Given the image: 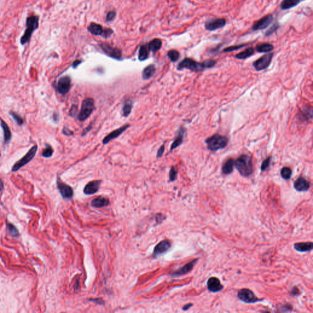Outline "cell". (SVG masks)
<instances>
[{
	"label": "cell",
	"mask_w": 313,
	"mask_h": 313,
	"mask_svg": "<svg viewBox=\"0 0 313 313\" xmlns=\"http://www.w3.org/2000/svg\"><path fill=\"white\" fill-rule=\"evenodd\" d=\"M215 64L216 61L214 60H207L203 62H198L191 58H185L178 64V69L181 70L186 69L193 72H202L205 69L214 66Z\"/></svg>",
	"instance_id": "6da1fadb"
},
{
	"label": "cell",
	"mask_w": 313,
	"mask_h": 313,
	"mask_svg": "<svg viewBox=\"0 0 313 313\" xmlns=\"http://www.w3.org/2000/svg\"><path fill=\"white\" fill-rule=\"evenodd\" d=\"M234 167L240 174L248 177L253 172V164L251 158L248 155H241L234 161Z\"/></svg>",
	"instance_id": "7a4b0ae2"
},
{
	"label": "cell",
	"mask_w": 313,
	"mask_h": 313,
	"mask_svg": "<svg viewBox=\"0 0 313 313\" xmlns=\"http://www.w3.org/2000/svg\"><path fill=\"white\" fill-rule=\"evenodd\" d=\"M228 138L219 134H214L212 137L207 138L205 141L209 150L215 152L220 149H223L227 146L228 144Z\"/></svg>",
	"instance_id": "3957f363"
},
{
	"label": "cell",
	"mask_w": 313,
	"mask_h": 313,
	"mask_svg": "<svg viewBox=\"0 0 313 313\" xmlns=\"http://www.w3.org/2000/svg\"><path fill=\"white\" fill-rule=\"evenodd\" d=\"M26 30L20 39V43L22 45L28 43L32 36L34 31L39 27L38 16L32 15L28 17L26 19Z\"/></svg>",
	"instance_id": "277c9868"
},
{
	"label": "cell",
	"mask_w": 313,
	"mask_h": 313,
	"mask_svg": "<svg viewBox=\"0 0 313 313\" xmlns=\"http://www.w3.org/2000/svg\"><path fill=\"white\" fill-rule=\"evenodd\" d=\"M95 106H94V100L92 98H86L82 102L81 110L78 114V119L83 122L86 120L92 114Z\"/></svg>",
	"instance_id": "5b68a950"
},
{
	"label": "cell",
	"mask_w": 313,
	"mask_h": 313,
	"mask_svg": "<svg viewBox=\"0 0 313 313\" xmlns=\"http://www.w3.org/2000/svg\"><path fill=\"white\" fill-rule=\"evenodd\" d=\"M38 149V147L37 145L33 146L28 151L24 157H23L19 160L17 161L14 163L12 168V172H16L19 170L23 167L25 166L29 162H30L33 158L36 155L37 151Z\"/></svg>",
	"instance_id": "8992f818"
},
{
	"label": "cell",
	"mask_w": 313,
	"mask_h": 313,
	"mask_svg": "<svg viewBox=\"0 0 313 313\" xmlns=\"http://www.w3.org/2000/svg\"><path fill=\"white\" fill-rule=\"evenodd\" d=\"M237 297L240 300L245 303H255L263 300V299H259L253 292L248 289H241L237 294Z\"/></svg>",
	"instance_id": "52a82bcc"
},
{
	"label": "cell",
	"mask_w": 313,
	"mask_h": 313,
	"mask_svg": "<svg viewBox=\"0 0 313 313\" xmlns=\"http://www.w3.org/2000/svg\"><path fill=\"white\" fill-rule=\"evenodd\" d=\"M273 56V55L272 53L264 55L253 62V65L254 67L257 71H261L262 70L266 69L269 67L271 60H272Z\"/></svg>",
	"instance_id": "ba28073f"
},
{
	"label": "cell",
	"mask_w": 313,
	"mask_h": 313,
	"mask_svg": "<svg viewBox=\"0 0 313 313\" xmlns=\"http://www.w3.org/2000/svg\"><path fill=\"white\" fill-rule=\"evenodd\" d=\"M70 86H71L70 77L67 75L64 76L58 80L57 85L58 92L61 95H66L69 92Z\"/></svg>",
	"instance_id": "9c48e42d"
},
{
	"label": "cell",
	"mask_w": 313,
	"mask_h": 313,
	"mask_svg": "<svg viewBox=\"0 0 313 313\" xmlns=\"http://www.w3.org/2000/svg\"><path fill=\"white\" fill-rule=\"evenodd\" d=\"M273 21V17L271 15H267L262 17L254 23L252 29L253 31L262 30V29L267 28Z\"/></svg>",
	"instance_id": "30bf717a"
},
{
	"label": "cell",
	"mask_w": 313,
	"mask_h": 313,
	"mask_svg": "<svg viewBox=\"0 0 313 313\" xmlns=\"http://www.w3.org/2000/svg\"><path fill=\"white\" fill-rule=\"evenodd\" d=\"M57 187L63 198L70 199L72 198L74 195L73 189L61 180L60 178H58L57 180Z\"/></svg>",
	"instance_id": "8fae6325"
},
{
	"label": "cell",
	"mask_w": 313,
	"mask_h": 313,
	"mask_svg": "<svg viewBox=\"0 0 313 313\" xmlns=\"http://www.w3.org/2000/svg\"><path fill=\"white\" fill-rule=\"evenodd\" d=\"M130 127V125L127 124L124 125L123 126L115 130L113 132L110 133L107 136H106L102 141V143L103 144H107L111 141L119 137L120 135H121V134L124 132Z\"/></svg>",
	"instance_id": "7c38bea8"
},
{
	"label": "cell",
	"mask_w": 313,
	"mask_h": 313,
	"mask_svg": "<svg viewBox=\"0 0 313 313\" xmlns=\"http://www.w3.org/2000/svg\"><path fill=\"white\" fill-rule=\"evenodd\" d=\"M226 21L224 19H210L205 23V28L207 30L215 31L225 26Z\"/></svg>",
	"instance_id": "4fadbf2b"
},
{
	"label": "cell",
	"mask_w": 313,
	"mask_h": 313,
	"mask_svg": "<svg viewBox=\"0 0 313 313\" xmlns=\"http://www.w3.org/2000/svg\"><path fill=\"white\" fill-rule=\"evenodd\" d=\"M208 290L212 293H217L223 289L220 280L216 277H210L207 282Z\"/></svg>",
	"instance_id": "5bb4252c"
},
{
	"label": "cell",
	"mask_w": 313,
	"mask_h": 313,
	"mask_svg": "<svg viewBox=\"0 0 313 313\" xmlns=\"http://www.w3.org/2000/svg\"><path fill=\"white\" fill-rule=\"evenodd\" d=\"M171 246V244L169 240H163L161 241L154 248V250L153 251V256H157L166 253L170 248Z\"/></svg>",
	"instance_id": "9a60e30c"
},
{
	"label": "cell",
	"mask_w": 313,
	"mask_h": 313,
	"mask_svg": "<svg viewBox=\"0 0 313 313\" xmlns=\"http://www.w3.org/2000/svg\"><path fill=\"white\" fill-rule=\"evenodd\" d=\"M198 261V259H195L193 260V261L187 264L186 265H184V266H183L179 270L173 271V272L171 273V275H172V276H179L182 275H184L189 273L191 270H192V269H193L194 265H196Z\"/></svg>",
	"instance_id": "2e32d148"
},
{
	"label": "cell",
	"mask_w": 313,
	"mask_h": 313,
	"mask_svg": "<svg viewBox=\"0 0 313 313\" xmlns=\"http://www.w3.org/2000/svg\"><path fill=\"white\" fill-rule=\"evenodd\" d=\"M186 133H187V130L184 127H180V128L179 129V130L178 132V134H177L176 137L174 139V141H173V143L171 146V148H170L171 151H173L174 149H176L177 147H178L183 143L184 138L185 137Z\"/></svg>",
	"instance_id": "e0dca14e"
},
{
	"label": "cell",
	"mask_w": 313,
	"mask_h": 313,
	"mask_svg": "<svg viewBox=\"0 0 313 313\" xmlns=\"http://www.w3.org/2000/svg\"><path fill=\"white\" fill-rule=\"evenodd\" d=\"M294 187L297 192H303L309 190L310 188V182L303 177H300L294 182Z\"/></svg>",
	"instance_id": "ac0fdd59"
},
{
	"label": "cell",
	"mask_w": 313,
	"mask_h": 313,
	"mask_svg": "<svg viewBox=\"0 0 313 313\" xmlns=\"http://www.w3.org/2000/svg\"><path fill=\"white\" fill-rule=\"evenodd\" d=\"M101 183L102 180H93L89 182L84 188V193L87 195H90V194H93L97 193L99 190Z\"/></svg>",
	"instance_id": "d6986e66"
},
{
	"label": "cell",
	"mask_w": 313,
	"mask_h": 313,
	"mask_svg": "<svg viewBox=\"0 0 313 313\" xmlns=\"http://www.w3.org/2000/svg\"><path fill=\"white\" fill-rule=\"evenodd\" d=\"M102 46L103 50L105 51V53H107V55L111 58L117 59V60H120L122 56V53L121 50L116 48H113V47H112L107 44H103Z\"/></svg>",
	"instance_id": "ffe728a7"
},
{
	"label": "cell",
	"mask_w": 313,
	"mask_h": 313,
	"mask_svg": "<svg viewBox=\"0 0 313 313\" xmlns=\"http://www.w3.org/2000/svg\"><path fill=\"white\" fill-rule=\"evenodd\" d=\"M0 126H1L3 131L4 143L7 144L10 142L12 139V132L10 131V129L8 126V124L3 121L1 118H0Z\"/></svg>",
	"instance_id": "44dd1931"
},
{
	"label": "cell",
	"mask_w": 313,
	"mask_h": 313,
	"mask_svg": "<svg viewBox=\"0 0 313 313\" xmlns=\"http://www.w3.org/2000/svg\"><path fill=\"white\" fill-rule=\"evenodd\" d=\"M313 244L311 242H300L294 244V249L300 253L309 252L312 250Z\"/></svg>",
	"instance_id": "7402d4cb"
},
{
	"label": "cell",
	"mask_w": 313,
	"mask_h": 313,
	"mask_svg": "<svg viewBox=\"0 0 313 313\" xmlns=\"http://www.w3.org/2000/svg\"><path fill=\"white\" fill-rule=\"evenodd\" d=\"M109 204H110L109 199L107 198L102 197V196H99L95 199H94L91 202L92 206L96 208H103V207L108 205Z\"/></svg>",
	"instance_id": "603a6c76"
},
{
	"label": "cell",
	"mask_w": 313,
	"mask_h": 313,
	"mask_svg": "<svg viewBox=\"0 0 313 313\" xmlns=\"http://www.w3.org/2000/svg\"><path fill=\"white\" fill-rule=\"evenodd\" d=\"M234 160L232 158H229L224 163L222 167V172L224 174L228 175L232 173L234 167Z\"/></svg>",
	"instance_id": "cb8c5ba5"
},
{
	"label": "cell",
	"mask_w": 313,
	"mask_h": 313,
	"mask_svg": "<svg viewBox=\"0 0 313 313\" xmlns=\"http://www.w3.org/2000/svg\"><path fill=\"white\" fill-rule=\"evenodd\" d=\"M155 72V67L154 65H149L144 69L142 72V78L143 80L150 79Z\"/></svg>",
	"instance_id": "d4e9b609"
},
{
	"label": "cell",
	"mask_w": 313,
	"mask_h": 313,
	"mask_svg": "<svg viewBox=\"0 0 313 313\" xmlns=\"http://www.w3.org/2000/svg\"><path fill=\"white\" fill-rule=\"evenodd\" d=\"M301 0H283L281 3V8L282 10L291 9L298 5Z\"/></svg>",
	"instance_id": "484cf974"
},
{
	"label": "cell",
	"mask_w": 313,
	"mask_h": 313,
	"mask_svg": "<svg viewBox=\"0 0 313 313\" xmlns=\"http://www.w3.org/2000/svg\"><path fill=\"white\" fill-rule=\"evenodd\" d=\"M254 52H255V49L253 48H248L245 51L237 54L235 57L237 59H239V60H245V59L251 56L254 54Z\"/></svg>",
	"instance_id": "4316f807"
},
{
	"label": "cell",
	"mask_w": 313,
	"mask_h": 313,
	"mask_svg": "<svg viewBox=\"0 0 313 313\" xmlns=\"http://www.w3.org/2000/svg\"><path fill=\"white\" fill-rule=\"evenodd\" d=\"M162 41L160 39H155L152 40L148 45V49L153 52H155L160 50L162 46Z\"/></svg>",
	"instance_id": "83f0119b"
},
{
	"label": "cell",
	"mask_w": 313,
	"mask_h": 313,
	"mask_svg": "<svg viewBox=\"0 0 313 313\" xmlns=\"http://www.w3.org/2000/svg\"><path fill=\"white\" fill-rule=\"evenodd\" d=\"M273 49V45L270 44H262L256 46V50L259 53H269Z\"/></svg>",
	"instance_id": "f1b7e54d"
},
{
	"label": "cell",
	"mask_w": 313,
	"mask_h": 313,
	"mask_svg": "<svg viewBox=\"0 0 313 313\" xmlns=\"http://www.w3.org/2000/svg\"><path fill=\"white\" fill-rule=\"evenodd\" d=\"M89 31L94 35H100L103 33V28L100 25L96 24V23H91L88 27Z\"/></svg>",
	"instance_id": "f546056e"
},
{
	"label": "cell",
	"mask_w": 313,
	"mask_h": 313,
	"mask_svg": "<svg viewBox=\"0 0 313 313\" xmlns=\"http://www.w3.org/2000/svg\"><path fill=\"white\" fill-rule=\"evenodd\" d=\"M149 56V49L145 45H143L140 47L138 55V59L140 61H144L148 58Z\"/></svg>",
	"instance_id": "4dcf8cb0"
},
{
	"label": "cell",
	"mask_w": 313,
	"mask_h": 313,
	"mask_svg": "<svg viewBox=\"0 0 313 313\" xmlns=\"http://www.w3.org/2000/svg\"><path fill=\"white\" fill-rule=\"evenodd\" d=\"M133 108L132 102L131 101L127 102L122 107V115L124 117H127L130 114Z\"/></svg>",
	"instance_id": "1f68e13d"
},
{
	"label": "cell",
	"mask_w": 313,
	"mask_h": 313,
	"mask_svg": "<svg viewBox=\"0 0 313 313\" xmlns=\"http://www.w3.org/2000/svg\"><path fill=\"white\" fill-rule=\"evenodd\" d=\"M292 174V171L291 169L289 167L282 168L281 171V176L282 178L285 180H289L291 179Z\"/></svg>",
	"instance_id": "d6a6232c"
},
{
	"label": "cell",
	"mask_w": 313,
	"mask_h": 313,
	"mask_svg": "<svg viewBox=\"0 0 313 313\" xmlns=\"http://www.w3.org/2000/svg\"><path fill=\"white\" fill-rule=\"evenodd\" d=\"M53 152L54 150L53 149V147L50 144H46L45 147L42 151V156L44 158H50L53 154Z\"/></svg>",
	"instance_id": "836d02e7"
},
{
	"label": "cell",
	"mask_w": 313,
	"mask_h": 313,
	"mask_svg": "<svg viewBox=\"0 0 313 313\" xmlns=\"http://www.w3.org/2000/svg\"><path fill=\"white\" fill-rule=\"evenodd\" d=\"M9 115L12 117L14 120L19 126H22L23 124V123H24V120H23V118L18 113H17L16 112L10 111L9 112Z\"/></svg>",
	"instance_id": "e575fe53"
},
{
	"label": "cell",
	"mask_w": 313,
	"mask_h": 313,
	"mask_svg": "<svg viewBox=\"0 0 313 313\" xmlns=\"http://www.w3.org/2000/svg\"><path fill=\"white\" fill-rule=\"evenodd\" d=\"M168 56L170 60L172 62H176L179 60L180 54L176 50H171L168 51Z\"/></svg>",
	"instance_id": "d590c367"
},
{
	"label": "cell",
	"mask_w": 313,
	"mask_h": 313,
	"mask_svg": "<svg viewBox=\"0 0 313 313\" xmlns=\"http://www.w3.org/2000/svg\"><path fill=\"white\" fill-rule=\"evenodd\" d=\"M8 229L10 235L12 237H18L19 235V232L17 229L13 225V224L9 223L8 224Z\"/></svg>",
	"instance_id": "8d00e7d4"
},
{
	"label": "cell",
	"mask_w": 313,
	"mask_h": 313,
	"mask_svg": "<svg viewBox=\"0 0 313 313\" xmlns=\"http://www.w3.org/2000/svg\"><path fill=\"white\" fill-rule=\"evenodd\" d=\"M178 176V171L176 170L174 167H172L169 171V180L171 182H173L176 180Z\"/></svg>",
	"instance_id": "74e56055"
},
{
	"label": "cell",
	"mask_w": 313,
	"mask_h": 313,
	"mask_svg": "<svg viewBox=\"0 0 313 313\" xmlns=\"http://www.w3.org/2000/svg\"><path fill=\"white\" fill-rule=\"evenodd\" d=\"M246 45H234L231 46H229L228 48H226L225 49L223 50V52H231L233 51L237 50L243 48V47L245 46Z\"/></svg>",
	"instance_id": "f35d334b"
},
{
	"label": "cell",
	"mask_w": 313,
	"mask_h": 313,
	"mask_svg": "<svg viewBox=\"0 0 313 313\" xmlns=\"http://www.w3.org/2000/svg\"><path fill=\"white\" fill-rule=\"evenodd\" d=\"M270 161H271V157H268L267 159H265V160L263 161V162H262V163L261 164V171H266L268 169V168L270 166Z\"/></svg>",
	"instance_id": "ab89813d"
},
{
	"label": "cell",
	"mask_w": 313,
	"mask_h": 313,
	"mask_svg": "<svg viewBox=\"0 0 313 313\" xmlns=\"http://www.w3.org/2000/svg\"><path fill=\"white\" fill-rule=\"evenodd\" d=\"M164 149H165V146L164 144H163L160 147H159V149L157 151V158H160L163 156V153H164Z\"/></svg>",
	"instance_id": "60d3db41"
},
{
	"label": "cell",
	"mask_w": 313,
	"mask_h": 313,
	"mask_svg": "<svg viewBox=\"0 0 313 313\" xmlns=\"http://www.w3.org/2000/svg\"><path fill=\"white\" fill-rule=\"evenodd\" d=\"M278 27H279V26H278V24H275V25H274L272 27H271V28L269 29V30H268V31H267V33H266V36H269V35H271V34H273L275 31H276V29H277L278 28Z\"/></svg>",
	"instance_id": "b9f144b4"
},
{
	"label": "cell",
	"mask_w": 313,
	"mask_h": 313,
	"mask_svg": "<svg viewBox=\"0 0 313 313\" xmlns=\"http://www.w3.org/2000/svg\"><path fill=\"white\" fill-rule=\"evenodd\" d=\"M62 133L64 135L70 136V135H72L74 134V132L70 130H69L68 128L64 127V128L62 130Z\"/></svg>",
	"instance_id": "7bdbcfd3"
},
{
	"label": "cell",
	"mask_w": 313,
	"mask_h": 313,
	"mask_svg": "<svg viewBox=\"0 0 313 313\" xmlns=\"http://www.w3.org/2000/svg\"><path fill=\"white\" fill-rule=\"evenodd\" d=\"M76 110H77V107L75 105H73L72 108H70V112H69V115L70 116H74L76 113Z\"/></svg>",
	"instance_id": "ee69618b"
},
{
	"label": "cell",
	"mask_w": 313,
	"mask_h": 313,
	"mask_svg": "<svg viewBox=\"0 0 313 313\" xmlns=\"http://www.w3.org/2000/svg\"><path fill=\"white\" fill-rule=\"evenodd\" d=\"M115 17V12H109L107 15V19L108 21H110V20H112Z\"/></svg>",
	"instance_id": "f6af8a7d"
},
{
	"label": "cell",
	"mask_w": 313,
	"mask_h": 313,
	"mask_svg": "<svg viewBox=\"0 0 313 313\" xmlns=\"http://www.w3.org/2000/svg\"><path fill=\"white\" fill-rule=\"evenodd\" d=\"M164 219V217L162 214H158L156 216V220L158 223H161Z\"/></svg>",
	"instance_id": "bcb514c9"
},
{
	"label": "cell",
	"mask_w": 313,
	"mask_h": 313,
	"mask_svg": "<svg viewBox=\"0 0 313 313\" xmlns=\"http://www.w3.org/2000/svg\"><path fill=\"white\" fill-rule=\"evenodd\" d=\"M53 118L54 121L58 122L60 121V115H59L57 112H55V113L53 114Z\"/></svg>",
	"instance_id": "7dc6e473"
},
{
	"label": "cell",
	"mask_w": 313,
	"mask_h": 313,
	"mask_svg": "<svg viewBox=\"0 0 313 313\" xmlns=\"http://www.w3.org/2000/svg\"><path fill=\"white\" fill-rule=\"evenodd\" d=\"M192 306H193V304H192V303L187 304V305H185L184 306H183L182 310H184V311H187L188 310L190 309Z\"/></svg>",
	"instance_id": "c3c4849f"
},
{
	"label": "cell",
	"mask_w": 313,
	"mask_h": 313,
	"mask_svg": "<svg viewBox=\"0 0 313 313\" xmlns=\"http://www.w3.org/2000/svg\"><path fill=\"white\" fill-rule=\"evenodd\" d=\"M91 128H92V127H91V126H88V127H87L86 128H85V130L83 131V133H82V136H84V135H86V133H87L88 132H90V131L91 130Z\"/></svg>",
	"instance_id": "681fc988"
},
{
	"label": "cell",
	"mask_w": 313,
	"mask_h": 313,
	"mask_svg": "<svg viewBox=\"0 0 313 313\" xmlns=\"http://www.w3.org/2000/svg\"><path fill=\"white\" fill-rule=\"evenodd\" d=\"M81 62V61H78V60L75 61L73 63V64H72V67H73L74 68H76V67H77V66H78V65H79Z\"/></svg>",
	"instance_id": "f907efd6"
},
{
	"label": "cell",
	"mask_w": 313,
	"mask_h": 313,
	"mask_svg": "<svg viewBox=\"0 0 313 313\" xmlns=\"http://www.w3.org/2000/svg\"><path fill=\"white\" fill-rule=\"evenodd\" d=\"M111 31V29H108L107 30H106V31H105V33H104V34H105V37H107L108 36H110V35L111 34V33H110Z\"/></svg>",
	"instance_id": "816d5d0a"
},
{
	"label": "cell",
	"mask_w": 313,
	"mask_h": 313,
	"mask_svg": "<svg viewBox=\"0 0 313 313\" xmlns=\"http://www.w3.org/2000/svg\"><path fill=\"white\" fill-rule=\"evenodd\" d=\"M4 188V184H3V182L2 181V180L0 179V191H1Z\"/></svg>",
	"instance_id": "f5cc1de1"
}]
</instances>
